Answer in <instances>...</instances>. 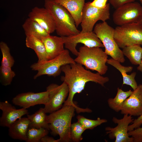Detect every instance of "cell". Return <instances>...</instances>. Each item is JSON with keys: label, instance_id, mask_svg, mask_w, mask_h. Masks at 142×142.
Wrapping results in <instances>:
<instances>
[{"label": "cell", "instance_id": "obj_1", "mask_svg": "<svg viewBox=\"0 0 142 142\" xmlns=\"http://www.w3.org/2000/svg\"><path fill=\"white\" fill-rule=\"evenodd\" d=\"M61 69L64 76L62 77L61 79L66 83L69 88L68 97L63 105L73 106L78 113L88 112V108H81L75 104L73 101L74 95L84 89L87 83L93 82L104 86L109 81V78L104 77L98 72L93 73L85 69L82 65L76 63L64 65L61 67Z\"/></svg>", "mask_w": 142, "mask_h": 142}, {"label": "cell", "instance_id": "obj_2", "mask_svg": "<svg viewBox=\"0 0 142 142\" xmlns=\"http://www.w3.org/2000/svg\"><path fill=\"white\" fill-rule=\"evenodd\" d=\"M44 7L54 19L55 31L58 35L60 37L67 36L80 32L72 16L63 6L55 0H45Z\"/></svg>", "mask_w": 142, "mask_h": 142}, {"label": "cell", "instance_id": "obj_3", "mask_svg": "<svg viewBox=\"0 0 142 142\" xmlns=\"http://www.w3.org/2000/svg\"><path fill=\"white\" fill-rule=\"evenodd\" d=\"M75 110L72 105H63L60 109L47 116L51 133L53 135H59V142L71 141V122Z\"/></svg>", "mask_w": 142, "mask_h": 142}, {"label": "cell", "instance_id": "obj_4", "mask_svg": "<svg viewBox=\"0 0 142 142\" xmlns=\"http://www.w3.org/2000/svg\"><path fill=\"white\" fill-rule=\"evenodd\" d=\"M108 55L100 47H80L77 57L74 59L77 63L84 65L87 69L95 70L101 75L105 74L108 70L106 65Z\"/></svg>", "mask_w": 142, "mask_h": 142}, {"label": "cell", "instance_id": "obj_5", "mask_svg": "<svg viewBox=\"0 0 142 142\" xmlns=\"http://www.w3.org/2000/svg\"><path fill=\"white\" fill-rule=\"evenodd\" d=\"M114 30L105 21L96 24L94 32L103 44L105 53L120 63H123L125 61L124 55L115 40Z\"/></svg>", "mask_w": 142, "mask_h": 142}, {"label": "cell", "instance_id": "obj_6", "mask_svg": "<svg viewBox=\"0 0 142 142\" xmlns=\"http://www.w3.org/2000/svg\"><path fill=\"white\" fill-rule=\"evenodd\" d=\"M75 63L74 59L70 56L68 49H66L54 58L33 64L31 68L32 70L37 71L34 76V79L45 75L55 77L60 74L62 66Z\"/></svg>", "mask_w": 142, "mask_h": 142}, {"label": "cell", "instance_id": "obj_7", "mask_svg": "<svg viewBox=\"0 0 142 142\" xmlns=\"http://www.w3.org/2000/svg\"><path fill=\"white\" fill-rule=\"evenodd\" d=\"M114 37L122 49L133 45H142V25L136 22L118 26L115 29Z\"/></svg>", "mask_w": 142, "mask_h": 142}, {"label": "cell", "instance_id": "obj_8", "mask_svg": "<svg viewBox=\"0 0 142 142\" xmlns=\"http://www.w3.org/2000/svg\"><path fill=\"white\" fill-rule=\"evenodd\" d=\"M110 4L107 3L103 8L94 7L90 4V2L85 3L83 11L80 25L81 32L93 31L96 23L99 20L105 22L110 18Z\"/></svg>", "mask_w": 142, "mask_h": 142}, {"label": "cell", "instance_id": "obj_9", "mask_svg": "<svg viewBox=\"0 0 142 142\" xmlns=\"http://www.w3.org/2000/svg\"><path fill=\"white\" fill-rule=\"evenodd\" d=\"M142 14V6L134 2L126 3L116 9L113 14L114 23L118 26L137 22Z\"/></svg>", "mask_w": 142, "mask_h": 142}, {"label": "cell", "instance_id": "obj_10", "mask_svg": "<svg viewBox=\"0 0 142 142\" xmlns=\"http://www.w3.org/2000/svg\"><path fill=\"white\" fill-rule=\"evenodd\" d=\"M64 40L65 48L74 55L77 56L78 51L76 49L79 43L89 47H104L100 40L94 32H81L74 35L62 37Z\"/></svg>", "mask_w": 142, "mask_h": 142}, {"label": "cell", "instance_id": "obj_11", "mask_svg": "<svg viewBox=\"0 0 142 142\" xmlns=\"http://www.w3.org/2000/svg\"><path fill=\"white\" fill-rule=\"evenodd\" d=\"M46 90L49 92V99L44 108L46 113H51L60 109L68 95L69 88L64 82L60 85L51 84Z\"/></svg>", "mask_w": 142, "mask_h": 142}, {"label": "cell", "instance_id": "obj_12", "mask_svg": "<svg viewBox=\"0 0 142 142\" xmlns=\"http://www.w3.org/2000/svg\"><path fill=\"white\" fill-rule=\"evenodd\" d=\"M134 119L132 116L124 114L123 118L119 119L113 117L112 120L117 125L114 128L107 126L105 128L106 134L111 139H115V142H133V138L128 133V127Z\"/></svg>", "mask_w": 142, "mask_h": 142}, {"label": "cell", "instance_id": "obj_13", "mask_svg": "<svg viewBox=\"0 0 142 142\" xmlns=\"http://www.w3.org/2000/svg\"><path fill=\"white\" fill-rule=\"evenodd\" d=\"M49 99V92L46 90L39 93L28 92L19 94L13 98L12 102L15 105L27 109L38 104L45 105Z\"/></svg>", "mask_w": 142, "mask_h": 142}, {"label": "cell", "instance_id": "obj_14", "mask_svg": "<svg viewBox=\"0 0 142 142\" xmlns=\"http://www.w3.org/2000/svg\"><path fill=\"white\" fill-rule=\"evenodd\" d=\"M123 114L139 116L142 115V85H138L124 102L120 111Z\"/></svg>", "mask_w": 142, "mask_h": 142}, {"label": "cell", "instance_id": "obj_15", "mask_svg": "<svg viewBox=\"0 0 142 142\" xmlns=\"http://www.w3.org/2000/svg\"><path fill=\"white\" fill-rule=\"evenodd\" d=\"M0 109L2 112L0 118V125L8 128L18 119L29 113L27 109H17L7 100L0 102Z\"/></svg>", "mask_w": 142, "mask_h": 142}, {"label": "cell", "instance_id": "obj_16", "mask_svg": "<svg viewBox=\"0 0 142 142\" xmlns=\"http://www.w3.org/2000/svg\"><path fill=\"white\" fill-rule=\"evenodd\" d=\"M28 18L37 22L50 34L55 31L54 19L52 14L45 8L35 7L28 14Z\"/></svg>", "mask_w": 142, "mask_h": 142}, {"label": "cell", "instance_id": "obj_17", "mask_svg": "<svg viewBox=\"0 0 142 142\" xmlns=\"http://www.w3.org/2000/svg\"><path fill=\"white\" fill-rule=\"evenodd\" d=\"M40 39L45 46L47 60L56 57L64 50V42L62 37L49 35Z\"/></svg>", "mask_w": 142, "mask_h": 142}, {"label": "cell", "instance_id": "obj_18", "mask_svg": "<svg viewBox=\"0 0 142 142\" xmlns=\"http://www.w3.org/2000/svg\"><path fill=\"white\" fill-rule=\"evenodd\" d=\"M85 0H55L64 7L73 17L76 27L80 24Z\"/></svg>", "mask_w": 142, "mask_h": 142}, {"label": "cell", "instance_id": "obj_19", "mask_svg": "<svg viewBox=\"0 0 142 142\" xmlns=\"http://www.w3.org/2000/svg\"><path fill=\"white\" fill-rule=\"evenodd\" d=\"M29 123L27 117L16 120L9 128V135L13 139L26 141Z\"/></svg>", "mask_w": 142, "mask_h": 142}, {"label": "cell", "instance_id": "obj_20", "mask_svg": "<svg viewBox=\"0 0 142 142\" xmlns=\"http://www.w3.org/2000/svg\"><path fill=\"white\" fill-rule=\"evenodd\" d=\"M120 62L112 58L108 59L107 63L118 70L121 73L123 78V85L126 84L130 86L133 90L136 89L138 86L135 79L136 73L134 72L130 75L127 74V73L130 72L133 69L132 66H124L122 65Z\"/></svg>", "mask_w": 142, "mask_h": 142}, {"label": "cell", "instance_id": "obj_21", "mask_svg": "<svg viewBox=\"0 0 142 142\" xmlns=\"http://www.w3.org/2000/svg\"><path fill=\"white\" fill-rule=\"evenodd\" d=\"M26 47L33 50L38 59V62L47 60V56L45 46L40 39L32 35L26 36Z\"/></svg>", "mask_w": 142, "mask_h": 142}, {"label": "cell", "instance_id": "obj_22", "mask_svg": "<svg viewBox=\"0 0 142 142\" xmlns=\"http://www.w3.org/2000/svg\"><path fill=\"white\" fill-rule=\"evenodd\" d=\"M22 27L26 36L32 35L40 39L50 35L38 23L29 18L26 20Z\"/></svg>", "mask_w": 142, "mask_h": 142}, {"label": "cell", "instance_id": "obj_23", "mask_svg": "<svg viewBox=\"0 0 142 142\" xmlns=\"http://www.w3.org/2000/svg\"><path fill=\"white\" fill-rule=\"evenodd\" d=\"M44 108H41L34 113L27 115L30 123L29 128H34L37 129L43 128L50 130L47 116Z\"/></svg>", "mask_w": 142, "mask_h": 142}, {"label": "cell", "instance_id": "obj_24", "mask_svg": "<svg viewBox=\"0 0 142 142\" xmlns=\"http://www.w3.org/2000/svg\"><path fill=\"white\" fill-rule=\"evenodd\" d=\"M132 92L130 90L124 91L118 88L115 97L114 98H109L107 100L109 107L115 112H118L120 111L124 102L130 95Z\"/></svg>", "mask_w": 142, "mask_h": 142}, {"label": "cell", "instance_id": "obj_25", "mask_svg": "<svg viewBox=\"0 0 142 142\" xmlns=\"http://www.w3.org/2000/svg\"><path fill=\"white\" fill-rule=\"evenodd\" d=\"M123 54L129 60L132 64L139 65L141 62L142 47L139 45L127 46L122 48Z\"/></svg>", "mask_w": 142, "mask_h": 142}, {"label": "cell", "instance_id": "obj_26", "mask_svg": "<svg viewBox=\"0 0 142 142\" xmlns=\"http://www.w3.org/2000/svg\"><path fill=\"white\" fill-rule=\"evenodd\" d=\"M49 130L43 128L37 129L29 128L26 142H39L43 137L47 135Z\"/></svg>", "mask_w": 142, "mask_h": 142}, {"label": "cell", "instance_id": "obj_27", "mask_svg": "<svg viewBox=\"0 0 142 142\" xmlns=\"http://www.w3.org/2000/svg\"><path fill=\"white\" fill-rule=\"evenodd\" d=\"M0 49L2 55L1 66L12 67L14 63V60L11 55L10 48L5 42H0Z\"/></svg>", "mask_w": 142, "mask_h": 142}, {"label": "cell", "instance_id": "obj_28", "mask_svg": "<svg viewBox=\"0 0 142 142\" xmlns=\"http://www.w3.org/2000/svg\"><path fill=\"white\" fill-rule=\"evenodd\" d=\"M77 118L78 121L86 129H92L102 124L106 123L107 120L98 118L97 120H94L87 119L83 116L78 115Z\"/></svg>", "mask_w": 142, "mask_h": 142}, {"label": "cell", "instance_id": "obj_29", "mask_svg": "<svg viewBox=\"0 0 142 142\" xmlns=\"http://www.w3.org/2000/svg\"><path fill=\"white\" fill-rule=\"evenodd\" d=\"M8 67L1 66L0 67V82L4 86L10 85L13 78L16 76L15 73Z\"/></svg>", "mask_w": 142, "mask_h": 142}, {"label": "cell", "instance_id": "obj_30", "mask_svg": "<svg viewBox=\"0 0 142 142\" xmlns=\"http://www.w3.org/2000/svg\"><path fill=\"white\" fill-rule=\"evenodd\" d=\"M86 130L85 128L79 122L77 121L71 124L70 128L71 141L79 142L83 139L82 134Z\"/></svg>", "mask_w": 142, "mask_h": 142}, {"label": "cell", "instance_id": "obj_31", "mask_svg": "<svg viewBox=\"0 0 142 142\" xmlns=\"http://www.w3.org/2000/svg\"><path fill=\"white\" fill-rule=\"evenodd\" d=\"M128 133L133 138V142H142V127L128 131Z\"/></svg>", "mask_w": 142, "mask_h": 142}, {"label": "cell", "instance_id": "obj_32", "mask_svg": "<svg viewBox=\"0 0 142 142\" xmlns=\"http://www.w3.org/2000/svg\"><path fill=\"white\" fill-rule=\"evenodd\" d=\"M128 126V131H132L139 128L142 125V115L137 119L134 120Z\"/></svg>", "mask_w": 142, "mask_h": 142}, {"label": "cell", "instance_id": "obj_33", "mask_svg": "<svg viewBox=\"0 0 142 142\" xmlns=\"http://www.w3.org/2000/svg\"><path fill=\"white\" fill-rule=\"evenodd\" d=\"M135 0H109V3L115 9L129 2H133Z\"/></svg>", "mask_w": 142, "mask_h": 142}, {"label": "cell", "instance_id": "obj_34", "mask_svg": "<svg viewBox=\"0 0 142 142\" xmlns=\"http://www.w3.org/2000/svg\"><path fill=\"white\" fill-rule=\"evenodd\" d=\"M109 0H93L90 2V4L92 6L99 8H103L106 6L107 1Z\"/></svg>", "mask_w": 142, "mask_h": 142}, {"label": "cell", "instance_id": "obj_35", "mask_svg": "<svg viewBox=\"0 0 142 142\" xmlns=\"http://www.w3.org/2000/svg\"><path fill=\"white\" fill-rule=\"evenodd\" d=\"M42 142H59L58 139L55 140L53 138L47 135L43 137L40 140Z\"/></svg>", "mask_w": 142, "mask_h": 142}, {"label": "cell", "instance_id": "obj_36", "mask_svg": "<svg viewBox=\"0 0 142 142\" xmlns=\"http://www.w3.org/2000/svg\"><path fill=\"white\" fill-rule=\"evenodd\" d=\"M137 70L141 72H142V54L141 55V60L140 64L137 67Z\"/></svg>", "mask_w": 142, "mask_h": 142}, {"label": "cell", "instance_id": "obj_37", "mask_svg": "<svg viewBox=\"0 0 142 142\" xmlns=\"http://www.w3.org/2000/svg\"><path fill=\"white\" fill-rule=\"evenodd\" d=\"M137 22H138L142 25V14L140 16Z\"/></svg>", "mask_w": 142, "mask_h": 142}, {"label": "cell", "instance_id": "obj_38", "mask_svg": "<svg viewBox=\"0 0 142 142\" xmlns=\"http://www.w3.org/2000/svg\"><path fill=\"white\" fill-rule=\"evenodd\" d=\"M139 0L140 2L141 3L142 5V0Z\"/></svg>", "mask_w": 142, "mask_h": 142}]
</instances>
